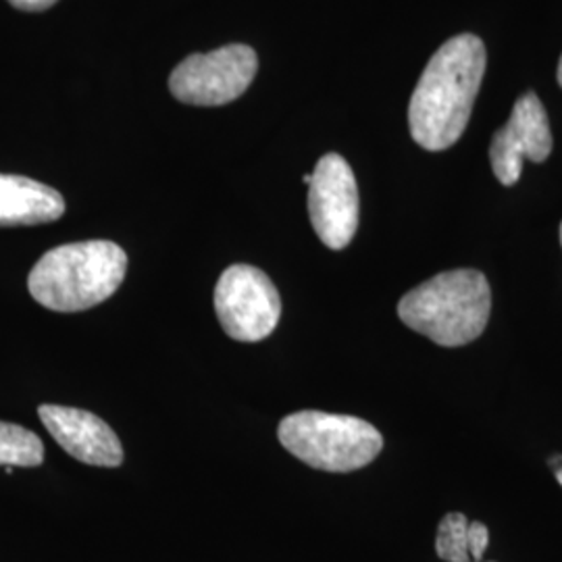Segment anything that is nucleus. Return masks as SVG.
I'll list each match as a JSON object with an SVG mask.
<instances>
[{"instance_id": "obj_12", "label": "nucleus", "mask_w": 562, "mask_h": 562, "mask_svg": "<svg viewBox=\"0 0 562 562\" xmlns=\"http://www.w3.org/2000/svg\"><path fill=\"white\" fill-rule=\"evenodd\" d=\"M436 552L446 562H473L469 550V519L462 513H448L440 521Z\"/></svg>"}, {"instance_id": "obj_13", "label": "nucleus", "mask_w": 562, "mask_h": 562, "mask_svg": "<svg viewBox=\"0 0 562 562\" xmlns=\"http://www.w3.org/2000/svg\"><path fill=\"white\" fill-rule=\"evenodd\" d=\"M490 543V531L480 521H469V550L473 562H482Z\"/></svg>"}, {"instance_id": "obj_17", "label": "nucleus", "mask_w": 562, "mask_h": 562, "mask_svg": "<svg viewBox=\"0 0 562 562\" xmlns=\"http://www.w3.org/2000/svg\"><path fill=\"white\" fill-rule=\"evenodd\" d=\"M311 180H313V173H306V176H304V178H302V181H304V183H306V186H308V183H311Z\"/></svg>"}, {"instance_id": "obj_2", "label": "nucleus", "mask_w": 562, "mask_h": 562, "mask_svg": "<svg viewBox=\"0 0 562 562\" xmlns=\"http://www.w3.org/2000/svg\"><path fill=\"white\" fill-rule=\"evenodd\" d=\"M125 273L127 255L115 241H76L48 250L34 265L27 288L50 311L80 313L113 296Z\"/></svg>"}, {"instance_id": "obj_19", "label": "nucleus", "mask_w": 562, "mask_h": 562, "mask_svg": "<svg viewBox=\"0 0 562 562\" xmlns=\"http://www.w3.org/2000/svg\"><path fill=\"white\" fill-rule=\"evenodd\" d=\"M561 246H562V223H561Z\"/></svg>"}, {"instance_id": "obj_15", "label": "nucleus", "mask_w": 562, "mask_h": 562, "mask_svg": "<svg viewBox=\"0 0 562 562\" xmlns=\"http://www.w3.org/2000/svg\"><path fill=\"white\" fill-rule=\"evenodd\" d=\"M548 464H550V469L552 471H559L562 467V454H557V457H552L550 461H548Z\"/></svg>"}, {"instance_id": "obj_9", "label": "nucleus", "mask_w": 562, "mask_h": 562, "mask_svg": "<svg viewBox=\"0 0 562 562\" xmlns=\"http://www.w3.org/2000/svg\"><path fill=\"white\" fill-rule=\"evenodd\" d=\"M38 415L69 457L92 467H120L123 462L120 438L101 417L57 404H42Z\"/></svg>"}, {"instance_id": "obj_18", "label": "nucleus", "mask_w": 562, "mask_h": 562, "mask_svg": "<svg viewBox=\"0 0 562 562\" xmlns=\"http://www.w3.org/2000/svg\"><path fill=\"white\" fill-rule=\"evenodd\" d=\"M554 475H557V480H559V483H561L562 487V467L559 469V471H554Z\"/></svg>"}, {"instance_id": "obj_11", "label": "nucleus", "mask_w": 562, "mask_h": 562, "mask_svg": "<svg viewBox=\"0 0 562 562\" xmlns=\"http://www.w3.org/2000/svg\"><path fill=\"white\" fill-rule=\"evenodd\" d=\"M42 461L44 443L34 431L0 422V467H38Z\"/></svg>"}, {"instance_id": "obj_7", "label": "nucleus", "mask_w": 562, "mask_h": 562, "mask_svg": "<svg viewBox=\"0 0 562 562\" xmlns=\"http://www.w3.org/2000/svg\"><path fill=\"white\" fill-rule=\"evenodd\" d=\"M308 217L319 240L331 248H346L359 227V188L350 165L329 153L317 162L308 183Z\"/></svg>"}, {"instance_id": "obj_6", "label": "nucleus", "mask_w": 562, "mask_h": 562, "mask_svg": "<svg viewBox=\"0 0 562 562\" xmlns=\"http://www.w3.org/2000/svg\"><path fill=\"white\" fill-rule=\"evenodd\" d=\"M215 313L229 338L261 341L280 323V292L261 269L232 265L217 281Z\"/></svg>"}, {"instance_id": "obj_4", "label": "nucleus", "mask_w": 562, "mask_h": 562, "mask_svg": "<svg viewBox=\"0 0 562 562\" xmlns=\"http://www.w3.org/2000/svg\"><path fill=\"white\" fill-rule=\"evenodd\" d=\"M281 446L313 469L350 473L380 457L382 434L359 417L301 411L280 423Z\"/></svg>"}, {"instance_id": "obj_10", "label": "nucleus", "mask_w": 562, "mask_h": 562, "mask_svg": "<svg viewBox=\"0 0 562 562\" xmlns=\"http://www.w3.org/2000/svg\"><path fill=\"white\" fill-rule=\"evenodd\" d=\"M65 201L57 190L23 176L0 173V227L57 222Z\"/></svg>"}, {"instance_id": "obj_16", "label": "nucleus", "mask_w": 562, "mask_h": 562, "mask_svg": "<svg viewBox=\"0 0 562 562\" xmlns=\"http://www.w3.org/2000/svg\"><path fill=\"white\" fill-rule=\"evenodd\" d=\"M557 78H559V86L562 88V57L559 60V74H557Z\"/></svg>"}, {"instance_id": "obj_1", "label": "nucleus", "mask_w": 562, "mask_h": 562, "mask_svg": "<svg viewBox=\"0 0 562 562\" xmlns=\"http://www.w3.org/2000/svg\"><path fill=\"white\" fill-rule=\"evenodd\" d=\"M485 74V46L473 34L442 44L429 59L408 104L411 136L425 150L457 144L471 117Z\"/></svg>"}, {"instance_id": "obj_3", "label": "nucleus", "mask_w": 562, "mask_h": 562, "mask_svg": "<svg viewBox=\"0 0 562 562\" xmlns=\"http://www.w3.org/2000/svg\"><path fill=\"white\" fill-rule=\"evenodd\" d=\"M492 313V290L482 271L454 269L423 281L398 302V317L413 331L446 348L477 340Z\"/></svg>"}, {"instance_id": "obj_5", "label": "nucleus", "mask_w": 562, "mask_h": 562, "mask_svg": "<svg viewBox=\"0 0 562 562\" xmlns=\"http://www.w3.org/2000/svg\"><path fill=\"white\" fill-rule=\"evenodd\" d=\"M257 69L259 59L250 46L229 44L181 60L169 78V90L186 104L220 106L241 97Z\"/></svg>"}, {"instance_id": "obj_14", "label": "nucleus", "mask_w": 562, "mask_h": 562, "mask_svg": "<svg viewBox=\"0 0 562 562\" xmlns=\"http://www.w3.org/2000/svg\"><path fill=\"white\" fill-rule=\"evenodd\" d=\"M9 2H11L15 9L36 13V11H44V9L53 7L57 0H9Z\"/></svg>"}, {"instance_id": "obj_8", "label": "nucleus", "mask_w": 562, "mask_h": 562, "mask_svg": "<svg viewBox=\"0 0 562 562\" xmlns=\"http://www.w3.org/2000/svg\"><path fill=\"white\" fill-rule=\"evenodd\" d=\"M552 153V132L540 99L533 92L515 102L506 121L490 144L492 171L503 186H515L521 178L522 161L543 162Z\"/></svg>"}, {"instance_id": "obj_20", "label": "nucleus", "mask_w": 562, "mask_h": 562, "mask_svg": "<svg viewBox=\"0 0 562 562\" xmlns=\"http://www.w3.org/2000/svg\"><path fill=\"white\" fill-rule=\"evenodd\" d=\"M482 562H485V561H482Z\"/></svg>"}]
</instances>
